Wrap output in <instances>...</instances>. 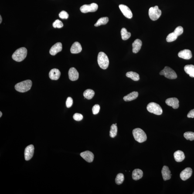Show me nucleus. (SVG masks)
<instances>
[{"label": "nucleus", "instance_id": "nucleus-1", "mask_svg": "<svg viewBox=\"0 0 194 194\" xmlns=\"http://www.w3.org/2000/svg\"><path fill=\"white\" fill-rule=\"evenodd\" d=\"M27 50L26 48L22 47L17 49L12 55V58L17 62H20L26 57Z\"/></svg>", "mask_w": 194, "mask_h": 194}, {"label": "nucleus", "instance_id": "nucleus-2", "mask_svg": "<svg viewBox=\"0 0 194 194\" xmlns=\"http://www.w3.org/2000/svg\"><path fill=\"white\" fill-rule=\"evenodd\" d=\"M32 85V81L26 80L17 83L15 86V89L17 91L25 93L30 90Z\"/></svg>", "mask_w": 194, "mask_h": 194}, {"label": "nucleus", "instance_id": "nucleus-3", "mask_svg": "<svg viewBox=\"0 0 194 194\" xmlns=\"http://www.w3.org/2000/svg\"><path fill=\"white\" fill-rule=\"evenodd\" d=\"M133 134L134 139L139 143H142L146 141L147 137L144 132L141 129L137 128L133 131Z\"/></svg>", "mask_w": 194, "mask_h": 194}, {"label": "nucleus", "instance_id": "nucleus-4", "mask_svg": "<svg viewBox=\"0 0 194 194\" xmlns=\"http://www.w3.org/2000/svg\"><path fill=\"white\" fill-rule=\"evenodd\" d=\"M97 62L100 67L103 69H107L109 65L108 57L105 53L100 52L97 56Z\"/></svg>", "mask_w": 194, "mask_h": 194}, {"label": "nucleus", "instance_id": "nucleus-5", "mask_svg": "<svg viewBox=\"0 0 194 194\" xmlns=\"http://www.w3.org/2000/svg\"><path fill=\"white\" fill-rule=\"evenodd\" d=\"M160 75H163L167 79H175L177 77L176 72L171 68L168 66H165L164 68L160 72Z\"/></svg>", "mask_w": 194, "mask_h": 194}, {"label": "nucleus", "instance_id": "nucleus-6", "mask_svg": "<svg viewBox=\"0 0 194 194\" xmlns=\"http://www.w3.org/2000/svg\"><path fill=\"white\" fill-rule=\"evenodd\" d=\"M147 109L149 112L157 115H161L162 113V110L161 107L156 103H149L147 106Z\"/></svg>", "mask_w": 194, "mask_h": 194}, {"label": "nucleus", "instance_id": "nucleus-7", "mask_svg": "<svg viewBox=\"0 0 194 194\" xmlns=\"http://www.w3.org/2000/svg\"><path fill=\"white\" fill-rule=\"evenodd\" d=\"M148 15L152 21L157 20L161 15V11L158 6L151 7L148 11Z\"/></svg>", "mask_w": 194, "mask_h": 194}, {"label": "nucleus", "instance_id": "nucleus-8", "mask_svg": "<svg viewBox=\"0 0 194 194\" xmlns=\"http://www.w3.org/2000/svg\"><path fill=\"white\" fill-rule=\"evenodd\" d=\"M98 6L97 4L93 3L90 5H85L81 7L80 11L83 13L95 12L98 9Z\"/></svg>", "mask_w": 194, "mask_h": 194}, {"label": "nucleus", "instance_id": "nucleus-9", "mask_svg": "<svg viewBox=\"0 0 194 194\" xmlns=\"http://www.w3.org/2000/svg\"><path fill=\"white\" fill-rule=\"evenodd\" d=\"M34 147L32 144H31L26 147L24 152L25 159L26 160H29L32 158L34 155Z\"/></svg>", "mask_w": 194, "mask_h": 194}, {"label": "nucleus", "instance_id": "nucleus-10", "mask_svg": "<svg viewBox=\"0 0 194 194\" xmlns=\"http://www.w3.org/2000/svg\"><path fill=\"white\" fill-rule=\"evenodd\" d=\"M119 8L120 11L122 13L123 15L126 17L131 19L133 17V14L132 12H131V10L128 7L124 5H119Z\"/></svg>", "mask_w": 194, "mask_h": 194}, {"label": "nucleus", "instance_id": "nucleus-11", "mask_svg": "<svg viewBox=\"0 0 194 194\" xmlns=\"http://www.w3.org/2000/svg\"><path fill=\"white\" fill-rule=\"evenodd\" d=\"M192 174V170L190 168H187L180 173V178L183 181H185L191 177Z\"/></svg>", "mask_w": 194, "mask_h": 194}, {"label": "nucleus", "instance_id": "nucleus-12", "mask_svg": "<svg viewBox=\"0 0 194 194\" xmlns=\"http://www.w3.org/2000/svg\"><path fill=\"white\" fill-rule=\"evenodd\" d=\"M165 103L167 105L172 107L174 109H178L179 107V101L176 97H172L167 99Z\"/></svg>", "mask_w": 194, "mask_h": 194}, {"label": "nucleus", "instance_id": "nucleus-13", "mask_svg": "<svg viewBox=\"0 0 194 194\" xmlns=\"http://www.w3.org/2000/svg\"><path fill=\"white\" fill-rule=\"evenodd\" d=\"M80 156L87 162H91L94 159V155L93 153L89 151L81 152L80 154Z\"/></svg>", "mask_w": 194, "mask_h": 194}, {"label": "nucleus", "instance_id": "nucleus-14", "mask_svg": "<svg viewBox=\"0 0 194 194\" xmlns=\"http://www.w3.org/2000/svg\"><path fill=\"white\" fill-rule=\"evenodd\" d=\"M62 50V45L61 42H57L52 47L49 53L52 56H55Z\"/></svg>", "mask_w": 194, "mask_h": 194}, {"label": "nucleus", "instance_id": "nucleus-15", "mask_svg": "<svg viewBox=\"0 0 194 194\" xmlns=\"http://www.w3.org/2000/svg\"><path fill=\"white\" fill-rule=\"evenodd\" d=\"M69 79L72 81H75L78 80L79 77V73L75 68H70L68 72Z\"/></svg>", "mask_w": 194, "mask_h": 194}, {"label": "nucleus", "instance_id": "nucleus-16", "mask_svg": "<svg viewBox=\"0 0 194 194\" xmlns=\"http://www.w3.org/2000/svg\"><path fill=\"white\" fill-rule=\"evenodd\" d=\"M163 179L164 181H166L171 179L172 174H171V171H170L168 167L166 166H164L161 171Z\"/></svg>", "mask_w": 194, "mask_h": 194}, {"label": "nucleus", "instance_id": "nucleus-17", "mask_svg": "<svg viewBox=\"0 0 194 194\" xmlns=\"http://www.w3.org/2000/svg\"><path fill=\"white\" fill-rule=\"evenodd\" d=\"M178 56L179 58L188 60L192 57V52L188 49H185L180 52L178 54Z\"/></svg>", "mask_w": 194, "mask_h": 194}, {"label": "nucleus", "instance_id": "nucleus-18", "mask_svg": "<svg viewBox=\"0 0 194 194\" xmlns=\"http://www.w3.org/2000/svg\"><path fill=\"white\" fill-rule=\"evenodd\" d=\"M60 71L57 69H52L49 72V77L52 80H56L59 79L60 76Z\"/></svg>", "mask_w": 194, "mask_h": 194}, {"label": "nucleus", "instance_id": "nucleus-19", "mask_svg": "<svg viewBox=\"0 0 194 194\" xmlns=\"http://www.w3.org/2000/svg\"><path fill=\"white\" fill-rule=\"evenodd\" d=\"M82 50L81 45L78 42H75L70 48V51L72 54H78L80 53Z\"/></svg>", "mask_w": 194, "mask_h": 194}, {"label": "nucleus", "instance_id": "nucleus-20", "mask_svg": "<svg viewBox=\"0 0 194 194\" xmlns=\"http://www.w3.org/2000/svg\"><path fill=\"white\" fill-rule=\"evenodd\" d=\"M142 45V42L139 39H136L132 44V51L134 53H137L139 51Z\"/></svg>", "mask_w": 194, "mask_h": 194}, {"label": "nucleus", "instance_id": "nucleus-21", "mask_svg": "<svg viewBox=\"0 0 194 194\" xmlns=\"http://www.w3.org/2000/svg\"><path fill=\"white\" fill-rule=\"evenodd\" d=\"M174 158L175 160L177 162H182L185 158V154L182 151L178 150L174 153Z\"/></svg>", "mask_w": 194, "mask_h": 194}, {"label": "nucleus", "instance_id": "nucleus-22", "mask_svg": "<svg viewBox=\"0 0 194 194\" xmlns=\"http://www.w3.org/2000/svg\"><path fill=\"white\" fill-rule=\"evenodd\" d=\"M138 96V93L136 91L132 92L127 95L124 96V100L126 101H130L136 99Z\"/></svg>", "mask_w": 194, "mask_h": 194}, {"label": "nucleus", "instance_id": "nucleus-23", "mask_svg": "<svg viewBox=\"0 0 194 194\" xmlns=\"http://www.w3.org/2000/svg\"><path fill=\"white\" fill-rule=\"evenodd\" d=\"M143 175V171L141 169H134L132 172V177L133 179L135 181L138 180L142 177Z\"/></svg>", "mask_w": 194, "mask_h": 194}, {"label": "nucleus", "instance_id": "nucleus-24", "mask_svg": "<svg viewBox=\"0 0 194 194\" xmlns=\"http://www.w3.org/2000/svg\"><path fill=\"white\" fill-rule=\"evenodd\" d=\"M185 73L189 75L190 77L194 78V66L193 65H187L184 67Z\"/></svg>", "mask_w": 194, "mask_h": 194}, {"label": "nucleus", "instance_id": "nucleus-25", "mask_svg": "<svg viewBox=\"0 0 194 194\" xmlns=\"http://www.w3.org/2000/svg\"><path fill=\"white\" fill-rule=\"evenodd\" d=\"M127 77L130 78L134 81H138L140 80V76L135 72L130 71L127 72L126 74Z\"/></svg>", "mask_w": 194, "mask_h": 194}, {"label": "nucleus", "instance_id": "nucleus-26", "mask_svg": "<svg viewBox=\"0 0 194 194\" xmlns=\"http://www.w3.org/2000/svg\"><path fill=\"white\" fill-rule=\"evenodd\" d=\"M83 96L85 98L87 99L90 100L93 98L95 95L94 91L91 89H88L85 91L83 93Z\"/></svg>", "mask_w": 194, "mask_h": 194}, {"label": "nucleus", "instance_id": "nucleus-27", "mask_svg": "<svg viewBox=\"0 0 194 194\" xmlns=\"http://www.w3.org/2000/svg\"><path fill=\"white\" fill-rule=\"evenodd\" d=\"M122 38L124 40H128L131 36V34L127 32V29L125 28H123L121 30Z\"/></svg>", "mask_w": 194, "mask_h": 194}, {"label": "nucleus", "instance_id": "nucleus-28", "mask_svg": "<svg viewBox=\"0 0 194 194\" xmlns=\"http://www.w3.org/2000/svg\"><path fill=\"white\" fill-rule=\"evenodd\" d=\"M109 21V18L107 17H103L99 18L95 24V26L98 27L102 25H106Z\"/></svg>", "mask_w": 194, "mask_h": 194}, {"label": "nucleus", "instance_id": "nucleus-29", "mask_svg": "<svg viewBox=\"0 0 194 194\" xmlns=\"http://www.w3.org/2000/svg\"><path fill=\"white\" fill-rule=\"evenodd\" d=\"M117 129L115 124H113L111 126L110 132V136L111 138H114L117 135Z\"/></svg>", "mask_w": 194, "mask_h": 194}, {"label": "nucleus", "instance_id": "nucleus-30", "mask_svg": "<svg viewBox=\"0 0 194 194\" xmlns=\"http://www.w3.org/2000/svg\"><path fill=\"white\" fill-rule=\"evenodd\" d=\"M178 36L174 32L169 34L166 38V40L168 42H171L176 40Z\"/></svg>", "mask_w": 194, "mask_h": 194}, {"label": "nucleus", "instance_id": "nucleus-31", "mask_svg": "<svg viewBox=\"0 0 194 194\" xmlns=\"http://www.w3.org/2000/svg\"><path fill=\"white\" fill-rule=\"evenodd\" d=\"M124 174L119 173L117 175L115 178V183L117 185H120L122 184L124 181Z\"/></svg>", "mask_w": 194, "mask_h": 194}, {"label": "nucleus", "instance_id": "nucleus-32", "mask_svg": "<svg viewBox=\"0 0 194 194\" xmlns=\"http://www.w3.org/2000/svg\"><path fill=\"white\" fill-rule=\"evenodd\" d=\"M184 136L187 140L192 141L194 140V132H187L184 134Z\"/></svg>", "mask_w": 194, "mask_h": 194}, {"label": "nucleus", "instance_id": "nucleus-33", "mask_svg": "<svg viewBox=\"0 0 194 194\" xmlns=\"http://www.w3.org/2000/svg\"><path fill=\"white\" fill-rule=\"evenodd\" d=\"M53 26L55 28H61L63 26V24L61 21L59 19H57L53 22Z\"/></svg>", "mask_w": 194, "mask_h": 194}, {"label": "nucleus", "instance_id": "nucleus-34", "mask_svg": "<svg viewBox=\"0 0 194 194\" xmlns=\"http://www.w3.org/2000/svg\"><path fill=\"white\" fill-rule=\"evenodd\" d=\"M178 36L182 35L183 32V29L182 26H178L175 29L174 32Z\"/></svg>", "mask_w": 194, "mask_h": 194}, {"label": "nucleus", "instance_id": "nucleus-35", "mask_svg": "<svg viewBox=\"0 0 194 194\" xmlns=\"http://www.w3.org/2000/svg\"><path fill=\"white\" fill-rule=\"evenodd\" d=\"M100 110V107L99 105L98 104L95 105L92 108L93 114L94 115L97 114L99 112Z\"/></svg>", "mask_w": 194, "mask_h": 194}, {"label": "nucleus", "instance_id": "nucleus-36", "mask_svg": "<svg viewBox=\"0 0 194 194\" xmlns=\"http://www.w3.org/2000/svg\"><path fill=\"white\" fill-rule=\"evenodd\" d=\"M59 17L62 19H67L68 18L69 15L67 13V12H66V11H63L62 12H61L60 13H59Z\"/></svg>", "mask_w": 194, "mask_h": 194}, {"label": "nucleus", "instance_id": "nucleus-37", "mask_svg": "<svg viewBox=\"0 0 194 194\" xmlns=\"http://www.w3.org/2000/svg\"><path fill=\"white\" fill-rule=\"evenodd\" d=\"M73 118L76 121H80L83 119V116L81 114L76 113L73 115Z\"/></svg>", "mask_w": 194, "mask_h": 194}, {"label": "nucleus", "instance_id": "nucleus-38", "mask_svg": "<svg viewBox=\"0 0 194 194\" xmlns=\"http://www.w3.org/2000/svg\"><path fill=\"white\" fill-rule=\"evenodd\" d=\"M73 103V99H72L71 97H68L66 101V107H68V108H69V107H71Z\"/></svg>", "mask_w": 194, "mask_h": 194}, {"label": "nucleus", "instance_id": "nucleus-39", "mask_svg": "<svg viewBox=\"0 0 194 194\" xmlns=\"http://www.w3.org/2000/svg\"><path fill=\"white\" fill-rule=\"evenodd\" d=\"M188 118H194V109L191 110L187 114Z\"/></svg>", "mask_w": 194, "mask_h": 194}, {"label": "nucleus", "instance_id": "nucleus-40", "mask_svg": "<svg viewBox=\"0 0 194 194\" xmlns=\"http://www.w3.org/2000/svg\"><path fill=\"white\" fill-rule=\"evenodd\" d=\"M0 19H1V21H0V23H1L2 22V19L1 15H0Z\"/></svg>", "mask_w": 194, "mask_h": 194}, {"label": "nucleus", "instance_id": "nucleus-41", "mask_svg": "<svg viewBox=\"0 0 194 194\" xmlns=\"http://www.w3.org/2000/svg\"><path fill=\"white\" fill-rule=\"evenodd\" d=\"M0 114H1V115H0V117H1L2 115V113L1 112V111L0 112Z\"/></svg>", "mask_w": 194, "mask_h": 194}, {"label": "nucleus", "instance_id": "nucleus-42", "mask_svg": "<svg viewBox=\"0 0 194 194\" xmlns=\"http://www.w3.org/2000/svg\"><path fill=\"white\" fill-rule=\"evenodd\" d=\"M193 194H194V192L193 193Z\"/></svg>", "mask_w": 194, "mask_h": 194}]
</instances>
